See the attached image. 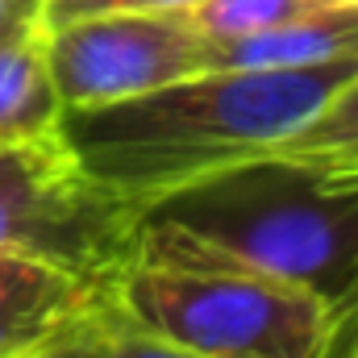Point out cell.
Segmentation results:
<instances>
[{"mask_svg": "<svg viewBox=\"0 0 358 358\" xmlns=\"http://www.w3.org/2000/svg\"><path fill=\"white\" fill-rule=\"evenodd\" d=\"M355 76L358 59L200 71L142 96L63 113V146L92 187L142 208L183 183L275 155Z\"/></svg>", "mask_w": 358, "mask_h": 358, "instance_id": "cell-1", "label": "cell"}, {"mask_svg": "<svg viewBox=\"0 0 358 358\" xmlns=\"http://www.w3.org/2000/svg\"><path fill=\"white\" fill-rule=\"evenodd\" d=\"M138 263L259 271L325 300L358 267V187H338L283 159H250L138 208Z\"/></svg>", "mask_w": 358, "mask_h": 358, "instance_id": "cell-2", "label": "cell"}, {"mask_svg": "<svg viewBox=\"0 0 358 358\" xmlns=\"http://www.w3.org/2000/svg\"><path fill=\"white\" fill-rule=\"evenodd\" d=\"M104 292L134 325L204 358H317L325 338V296L259 271L129 259Z\"/></svg>", "mask_w": 358, "mask_h": 358, "instance_id": "cell-3", "label": "cell"}, {"mask_svg": "<svg viewBox=\"0 0 358 358\" xmlns=\"http://www.w3.org/2000/svg\"><path fill=\"white\" fill-rule=\"evenodd\" d=\"M46 46L63 113L113 104L213 71L208 38L179 8H121L80 17L55 25Z\"/></svg>", "mask_w": 358, "mask_h": 358, "instance_id": "cell-4", "label": "cell"}, {"mask_svg": "<svg viewBox=\"0 0 358 358\" xmlns=\"http://www.w3.org/2000/svg\"><path fill=\"white\" fill-rule=\"evenodd\" d=\"M104 287L108 279L59 259L0 250V358H21L76 329Z\"/></svg>", "mask_w": 358, "mask_h": 358, "instance_id": "cell-5", "label": "cell"}, {"mask_svg": "<svg viewBox=\"0 0 358 358\" xmlns=\"http://www.w3.org/2000/svg\"><path fill=\"white\" fill-rule=\"evenodd\" d=\"M213 71H279V67H317L358 59V4H317L283 25H271L246 38L208 42Z\"/></svg>", "mask_w": 358, "mask_h": 358, "instance_id": "cell-6", "label": "cell"}, {"mask_svg": "<svg viewBox=\"0 0 358 358\" xmlns=\"http://www.w3.org/2000/svg\"><path fill=\"white\" fill-rule=\"evenodd\" d=\"M46 34L0 46V146H42L63 138V96L50 71Z\"/></svg>", "mask_w": 358, "mask_h": 358, "instance_id": "cell-7", "label": "cell"}, {"mask_svg": "<svg viewBox=\"0 0 358 358\" xmlns=\"http://www.w3.org/2000/svg\"><path fill=\"white\" fill-rule=\"evenodd\" d=\"M275 159L325 183L358 187V76L334 92L287 142H279Z\"/></svg>", "mask_w": 358, "mask_h": 358, "instance_id": "cell-8", "label": "cell"}, {"mask_svg": "<svg viewBox=\"0 0 358 358\" xmlns=\"http://www.w3.org/2000/svg\"><path fill=\"white\" fill-rule=\"evenodd\" d=\"M317 4L325 0H200L183 13L208 42H225V38H246L271 25H283Z\"/></svg>", "mask_w": 358, "mask_h": 358, "instance_id": "cell-9", "label": "cell"}, {"mask_svg": "<svg viewBox=\"0 0 358 358\" xmlns=\"http://www.w3.org/2000/svg\"><path fill=\"white\" fill-rule=\"evenodd\" d=\"M92 329H96V338L108 346L113 358H204V355H192V350L176 346V342H167V338H159V334H150V329H142V325H134V321L108 300V292H104L100 304L92 308Z\"/></svg>", "mask_w": 358, "mask_h": 358, "instance_id": "cell-10", "label": "cell"}, {"mask_svg": "<svg viewBox=\"0 0 358 358\" xmlns=\"http://www.w3.org/2000/svg\"><path fill=\"white\" fill-rule=\"evenodd\" d=\"M317 358H358V267L325 300V338Z\"/></svg>", "mask_w": 358, "mask_h": 358, "instance_id": "cell-11", "label": "cell"}, {"mask_svg": "<svg viewBox=\"0 0 358 358\" xmlns=\"http://www.w3.org/2000/svg\"><path fill=\"white\" fill-rule=\"evenodd\" d=\"M21 358H113V355H108V346L96 338L92 313H88L76 329H67L63 338H55V342H46V346H38V350H29V355H21Z\"/></svg>", "mask_w": 358, "mask_h": 358, "instance_id": "cell-12", "label": "cell"}, {"mask_svg": "<svg viewBox=\"0 0 358 358\" xmlns=\"http://www.w3.org/2000/svg\"><path fill=\"white\" fill-rule=\"evenodd\" d=\"M63 155H67L63 138L59 142H42V146H0V183H8L17 176H29L38 167H50Z\"/></svg>", "mask_w": 358, "mask_h": 358, "instance_id": "cell-13", "label": "cell"}, {"mask_svg": "<svg viewBox=\"0 0 358 358\" xmlns=\"http://www.w3.org/2000/svg\"><path fill=\"white\" fill-rule=\"evenodd\" d=\"M42 29H46V0H0V46Z\"/></svg>", "mask_w": 358, "mask_h": 358, "instance_id": "cell-14", "label": "cell"}, {"mask_svg": "<svg viewBox=\"0 0 358 358\" xmlns=\"http://www.w3.org/2000/svg\"><path fill=\"white\" fill-rule=\"evenodd\" d=\"M159 0H46V29L96 17V13H121V8H155Z\"/></svg>", "mask_w": 358, "mask_h": 358, "instance_id": "cell-15", "label": "cell"}, {"mask_svg": "<svg viewBox=\"0 0 358 358\" xmlns=\"http://www.w3.org/2000/svg\"><path fill=\"white\" fill-rule=\"evenodd\" d=\"M329 4H358V0H329Z\"/></svg>", "mask_w": 358, "mask_h": 358, "instance_id": "cell-16", "label": "cell"}]
</instances>
